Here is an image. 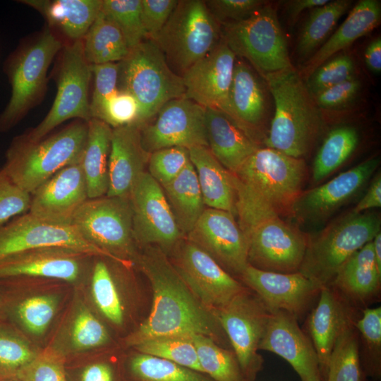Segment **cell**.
Returning <instances> with one entry per match:
<instances>
[{"mask_svg": "<svg viewBox=\"0 0 381 381\" xmlns=\"http://www.w3.org/2000/svg\"><path fill=\"white\" fill-rule=\"evenodd\" d=\"M135 264L149 280L153 301L148 317L126 337L128 346L162 336L201 334L231 347L216 316L191 292L162 249L144 247Z\"/></svg>", "mask_w": 381, "mask_h": 381, "instance_id": "obj_1", "label": "cell"}, {"mask_svg": "<svg viewBox=\"0 0 381 381\" xmlns=\"http://www.w3.org/2000/svg\"><path fill=\"white\" fill-rule=\"evenodd\" d=\"M274 102L265 147L304 159L324 133L325 121L305 80L294 66L262 76Z\"/></svg>", "mask_w": 381, "mask_h": 381, "instance_id": "obj_2", "label": "cell"}, {"mask_svg": "<svg viewBox=\"0 0 381 381\" xmlns=\"http://www.w3.org/2000/svg\"><path fill=\"white\" fill-rule=\"evenodd\" d=\"M238 210L267 207L282 217L303 191L307 176L304 159L267 147L258 148L234 173Z\"/></svg>", "mask_w": 381, "mask_h": 381, "instance_id": "obj_3", "label": "cell"}, {"mask_svg": "<svg viewBox=\"0 0 381 381\" xmlns=\"http://www.w3.org/2000/svg\"><path fill=\"white\" fill-rule=\"evenodd\" d=\"M87 134V123L78 121L35 143L17 136L6 151L1 169L32 194L57 171L81 159Z\"/></svg>", "mask_w": 381, "mask_h": 381, "instance_id": "obj_4", "label": "cell"}, {"mask_svg": "<svg viewBox=\"0 0 381 381\" xmlns=\"http://www.w3.org/2000/svg\"><path fill=\"white\" fill-rule=\"evenodd\" d=\"M236 217L248 240L249 265L267 272H299L309 236L267 207L239 211Z\"/></svg>", "mask_w": 381, "mask_h": 381, "instance_id": "obj_5", "label": "cell"}, {"mask_svg": "<svg viewBox=\"0 0 381 381\" xmlns=\"http://www.w3.org/2000/svg\"><path fill=\"white\" fill-rule=\"evenodd\" d=\"M118 64V90L137 100L141 126L150 122L166 103L185 94L182 77L171 70L162 51L150 40L131 49Z\"/></svg>", "mask_w": 381, "mask_h": 381, "instance_id": "obj_6", "label": "cell"}, {"mask_svg": "<svg viewBox=\"0 0 381 381\" xmlns=\"http://www.w3.org/2000/svg\"><path fill=\"white\" fill-rule=\"evenodd\" d=\"M61 48L60 39L47 28L8 59L6 72L11 94L0 114V132L14 127L42 100L47 90L48 68Z\"/></svg>", "mask_w": 381, "mask_h": 381, "instance_id": "obj_7", "label": "cell"}, {"mask_svg": "<svg viewBox=\"0 0 381 381\" xmlns=\"http://www.w3.org/2000/svg\"><path fill=\"white\" fill-rule=\"evenodd\" d=\"M380 214L347 215L309 237L299 272L321 288L329 286L344 262L380 232Z\"/></svg>", "mask_w": 381, "mask_h": 381, "instance_id": "obj_8", "label": "cell"}, {"mask_svg": "<svg viewBox=\"0 0 381 381\" xmlns=\"http://www.w3.org/2000/svg\"><path fill=\"white\" fill-rule=\"evenodd\" d=\"M222 39V26L203 0H179L153 41L171 70L182 75Z\"/></svg>", "mask_w": 381, "mask_h": 381, "instance_id": "obj_9", "label": "cell"}, {"mask_svg": "<svg viewBox=\"0 0 381 381\" xmlns=\"http://www.w3.org/2000/svg\"><path fill=\"white\" fill-rule=\"evenodd\" d=\"M71 224L90 243L131 268L138 253L133 236L129 197L87 199L75 213Z\"/></svg>", "mask_w": 381, "mask_h": 381, "instance_id": "obj_10", "label": "cell"}, {"mask_svg": "<svg viewBox=\"0 0 381 381\" xmlns=\"http://www.w3.org/2000/svg\"><path fill=\"white\" fill-rule=\"evenodd\" d=\"M221 26L229 49L236 57L246 59L260 76L293 66L272 4L267 1L249 18Z\"/></svg>", "mask_w": 381, "mask_h": 381, "instance_id": "obj_11", "label": "cell"}, {"mask_svg": "<svg viewBox=\"0 0 381 381\" xmlns=\"http://www.w3.org/2000/svg\"><path fill=\"white\" fill-rule=\"evenodd\" d=\"M59 59L56 75L57 90L52 106L37 126L18 136L23 141L37 142L71 119L86 123L92 119L88 90L92 74L91 64L84 55L83 40L66 44Z\"/></svg>", "mask_w": 381, "mask_h": 381, "instance_id": "obj_12", "label": "cell"}, {"mask_svg": "<svg viewBox=\"0 0 381 381\" xmlns=\"http://www.w3.org/2000/svg\"><path fill=\"white\" fill-rule=\"evenodd\" d=\"M234 352L241 370L254 381L262 367L259 345L272 312L248 287L227 304L213 312Z\"/></svg>", "mask_w": 381, "mask_h": 381, "instance_id": "obj_13", "label": "cell"}, {"mask_svg": "<svg viewBox=\"0 0 381 381\" xmlns=\"http://www.w3.org/2000/svg\"><path fill=\"white\" fill-rule=\"evenodd\" d=\"M129 198L135 243L143 247L157 246L166 254L173 250L183 236L162 186L144 171L135 181Z\"/></svg>", "mask_w": 381, "mask_h": 381, "instance_id": "obj_14", "label": "cell"}, {"mask_svg": "<svg viewBox=\"0 0 381 381\" xmlns=\"http://www.w3.org/2000/svg\"><path fill=\"white\" fill-rule=\"evenodd\" d=\"M174 250L173 265L176 271L195 297L212 313L247 288L188 239L181 240Z\"/></svg>", "mask_w": 381, "mask_h": 381, "instance_id": "obj_15", "label": "cell"}, {"mask_svg": "<svg viewBox=\"0 0 381 381\" xmlns=\"http://www.w3.org/2000/svg\"><path fill=\"white\" fill-rule=\"evenodd\" d=\"M45 247L67 248L92 257L114 260L85 240L72 224L51 223L28 212L0 225V262L24 251Z\"/></svg>", "mask_w": 381, "mask_h": 381, "instance_id": "obj_16", "label": "cell"}, {"mask_svg": "<svg viewBox=\"0 0 381 381\" xmlns=\"http://www.w3.org/2000/svg\"><path fill=\"white\" fill-rule=\"evenodd\" d=\"M155 117L141 127L142 144L148 152L170 147H208L206 109L194 101L183 96L170 100Z\"/></svg>", "mask_w": 381, "mask_h": 381, "instance_id": "obj_17", "label": "cell"}, {"mask_svg": "<svg viewBox=\"0 0 381 381\" xmlns=\"http://www.w3.org/2000/svg\"><path fill=\"white\" fill-rule=\"evenodd\" d=\"M186 239L208 253L233 277L248 264V243L231 212L206 207Z\"/></svg>", "mask_w": 381, "mask_h": 381, "instance_id": "obj_18", "label": "cell"}, {"mask_svg": "<svg viewBox=\"0 0 381 381\" xmlns=\"http://www.w3.org/2000/svg\"><path fill=\"white\" fill-rule=\"evenodd\" d=\"M236 56L224 40L192 65L183 75V97L205 109L230 115L229 95Z\"/></svg>", "mask_w": 381, "mask_h": 381, "instance_id": "obj_19", "label": "cell"}, {"mask_svg": "<svg viewBox=\"0 0 381 381\" xmlns=\"http://www.w3.org/2000/svg\"><path fill=\"white\" fill-rule=\"evenodd\" d=\"M238 279L271 312L284 310L298 320L310 309L322 289L300 272H267L249 265Z\"/></svg>", "mask_w": 381, "mask_h": 381, "instance_id": "obj_20", "label": "cell"}, {"mask_svg": "<svg viewBox=\"0 0 381 381\" xmlns=\"http://www.w3.org/2000/svg\"><path fill=\"white\" fill-rule=\"evenodd\" d=\"M379 164L378 157H370L325 183L303 190L290 215L298 222L309 223L327 219L363 188Z\"/></svg>", "mask_w": 381, "mask_h": 381, "instance_id": "obj_21", "label": "cell"}, {"mask_svg": "<svg viewBox=\"0 0 381 381\" xmlns=\"http://www.w3.org/2000/svg\"><path fill=\"white\" fill-rule=\"evenodd\" d=\"M94 257L63 247H45L13 255L0 262V279L40 278L77 282L85 276Z\"/></svg>", "mask_w": 381, "mask_h": 381, "instance_id": "obj_22", "label": "cell"}, {"mask_svg": "<svg viewBox=\"0 0 381 381\" xmlns=\"http://www.w3.org/2000/svg\"><path fill=\"white\" fill-rule=\"evenodd\" d=\"M80 160L64 167L40 186L31 194L28 212L46 222L71 225L76 211L88 199Z\"/></svg>", "mask_w": 381, "mask_h": 381, "instance_id": "obj_23", "label": "cell"}, {"mask_svg": "<svg viewBox=\"0 0 381 381\" xmlns=\"http://www.w3.org/2000/svg\"><path fill=\"white\" fill-rule=\"evenodd\" d=\"M259 350L274 353L287 361L301 381H322L318 358L298 320L284 311H272Z\"/></svg>", "mask_w": 381, "mask_h": 381, "instance_id": "obj_24", "label": "cell"}, {"mask_svg": "<svg viewBox=\"0 0 381 381\" xmlns=\"http://www.w3.org/2000/svg\"><path fill=\"white\" fill-rule=\"evenodd\" d=\"M142 126L134 123L112 128L107 196L129 197L135 181L145 171L150 153L142 144Z\"/></svg>", "mask_w": 381, "mask_h": 381, "instance_id": "obj_25", "label": "cell"}, {"mask_svg": "<svg viewBox=\"0 0 381 381\" xmlns=\"http://www.w3.org/2000/svg\"><path fill=\"white\" fill-rule=\"evenodd\" d=\"M331 286L322 288L307 324L309 337L315 349L322 381L335 341L348 318L357 311Z\"/></svg>", "mask_w": 381, "mask_h": 381, "instance_id": "obj_26", "label": "cell"}, {"mask_svg": "<svg viewBox=\"0 0 381 381\" xmlns=\"http://www.w3.org/2000/svg\"><path fill=\"white\" fill-rule=\"evenodd\" d=\"M329 286L357 309L367 308L378 298L381 273L375 265L372 241L344 262Z\"/></svg>", "mask_w": 381, "mask_h": 381, "instance_id": "obj_27", "label": "cell"}, {"mask_svg": "<svg viewBox=\"0 0 381 381\" xmlns=\"http://www.w3.org/2000/svg\"><path fill=\"white\" fill-rule=\"evenodd\" d=\"M229 116L258 144L256 136L266 116L262 87L253 68L245 61L236 59L229 95Z\"/></svg>", "mask_w": 381, "mask_h": 381, "instance_id": "obj_28", "label": "cell"}, {"mask_svg": "<svg viewBox=\"0 0 381 381\" xmlns=\"http://www.w3.org/2000/svg\"><path fill=\"white\" fill-rule=\"evenodd\" d=\"M381 21L378 0H361L349 11L344 21L309 58L299 72L306 80L320 66L335 54L345 49L361 37L376 28Z\"/></svg>", "mask_w": 381, "mask_h": 381, "instance_id": "obj_29", "label": "cell"}, {"mask_svg": "<svg viewBox=\"0 0 381 381\" xmlns=\"http://www.w3.org/2000/svg\"><path fill=\"white\" fill-rule=\"evenodd\" d=\"M206 133L209 149L231 173L260 147L230 116L219 110L206 109Z\"/></svg>", "mask_w": 381, "mask_h": 381, "instance_id": "obj_30", "label": "cell"}, {"mask_svg": "<svg viewBox=\"0 0 381 381\" xmlns=\"http://www.w3.org/2000/svg\"><path fill=\"white\" fill-rule=\"evenodd\" d=\"M103 0H23L38 11L51 30L71 42L83 40L101 11Z\"/></svg>", "mask_w": 381, "mask_h": 381, "instance_id": "obj_31", "label": "cell"}, {"mask_svg": "<svg viewBox=\"0 0 381 381\" xmlns=\"http://www.w3.org/2000/svg\"><path fill=\"white\" fill-rule=\"evenodd\" d=\"M205 206L225 210L236 217V189L231 173L224 168L208 147L188 149Z\"/></svg>", "mask_w": 381, "mask_h": 381, "instance_id": "obj_32", "label": "cell"}, {"mask_svg": "<svg viewBox=\"0 0 381 381\" xmlns=\"http://www.w3.org/2000/svg\"><path fill=\"white\" fill-rule=\"evenodd\" d=\"M80 160L89 199L105 196L109 189V157L112 128L105 122L91 119Z\"/></svg>", "mask_w": 381, "mask_h": 381, "instance_id": "obj_33", "label": "cell"}, {"mask_svg": "<svg viewBox=\"0 0 381 381\" xmlns=\"http://www.w3.org/2000/svg\"><path fill=\"white\" fill-rule=\"evenodd\" d=\"M162 187L181 233L186 236L206 208L190 161L174 179Z\"/></svg>", "mask_w": 381, "mask_h": 381, "instance_id": "obj_34", "label": "cell"}, {"mask_svg": "<svg viewBox=\"0 0 381 381\" xmlns=\"http://www.w3.org/2000/svg\"><path fill=\"white\" fill-rule=\"evenodd\" d=\"M83 42L85 57L91 65L119 62L130 51L120 30L101 11Z\"/></svg>", "mask_w": 381, "mask_h": 381, "instance_id": "obj_35", "label": "cell"}, {"mask_svg": "<svg viewBox=\"0 0 381 381\" xmlns=\"http://www.w3.org/2000/svg\"><path fill=\"white\" fill-rule=\"evenodd\" d=\"M356 312L344 323L327 365L325 381H365L359 352V337L355 326Z\"/></svg>", "mask_w": 381, "mask_h": 381, "instance_id": "obj_36", "label": "cell"}, {"mask_svg": "<svg viewBox=\"0 0 381 381\" xmlns=\"http://www.w3.org/2000/svg\"><path fill=\"white\" fill-rule=\"evenodd\" d=\"M351 4L350 0H334L310 10L298 38V54L309 59L329 37Z\"/></svg>", "mask_w": 381, "mask_h": 381, "instance_id": "obj_37", "label": "cell"}, {"mask_svg": "<svg viewBox=\"0 0 381 381\" xmlns=\"http://www.w3.org/2000/svg\"><path fill=\"white\" fill-rule=\"evenodd\" d=\"M359 143L357 129L351 126L331 130L313 162L312 179L318 183L338 169L355 152Z\"/></svg>", "mask_w": 381, "mask_h": 381, "instance_id": "obj_38", "label": "cell"}, {"mask_svg": "<svg viewBox=\"0 0 381 381\" xmlns=\"http://www.w3.org/2000/svg\"><path fill=\"white\" fill-rule=\"evenodd\" d=\"M205 374L215 381H249L232 349H226L201 334H190Z\"/></svg>", "mask_w": 381, "mask_h": 381, "instance_id": "obj_39", "label": "cell"}, {"mask_svg": "<svg viewBox=\"0 0 381 381\" xmlns=\"http://www.w3.org/2000/svg\"><path fill=\"white\" fill-rule=\"evenodd\" d=\"M355 320L359 337V352L365 375L381 379V307L361 309Z\"/></svg>", "mask_w": 381, "mask_h": 381, "instance_id": "obj_40", "label": "cell"}, {"mask_svg": "<svg viewBox=\"0 0 381 381\" xmlns=\"http://www.w3.org/2000/svg\"><path fill=\"white\" fill-rule=\"evenodd\" d=\"M90 271L91 291L102 315L115 325L123 322L124 309L109 259L95 257Z\"/></svg>", "mask_w": 381, "mask_h": 381, "instance_id": "obj_41", "label": "cell"}, {"mask_svg": "<svg viewBox=\"0 0 381 381\" xmlns=\"http://www.w3.org/2000/svg\"><path fill=\"white\" fill-rule=\"evenodd\" d=\"M129 369L134 381H215L203 373L139 352L131 358Z\"/></svg>", "mask_w": 381, "mask_h": 381, "instance_id": "obj_42", "label": "cell"}, {"mask_svg": "<svg viewBox=\"0 0 381 381\" xmlns=\"http://www.w3.org/2000/svg\"><path fill=\"white\" fill-rule=\"evenodd\" d=\"M133 348L137 352L162 358L203 373L190 335H168L155 337L145 340Z\"/></svg>", "mask_w": 381, "mask_h": 381, "instance_id": "obj_43", "label": "cell"}, {"mask_svg": "<svg viewBox=\"0 0 381 381\" xmlns=\"http://www.w3.org/2000/svg\"><path fill=\"white\" fill-rule=\"evenodd\" d=\"M140 0H103L101 11L123 34L129 49L147 40L143 29Z\"/></svg>", "mask_w": 381, "mask_h": 381, "instance_id": "obj_44", "label": "cell"}, {"mask_svg": "<svg viewBox=\"0 0 381 381\" xmlns=\"http://www.w3.org/2000/svg\"><path fill=\"white\" fill-rule=\"evenodd\" d=\"M56 304L54 297L40 295L18 301L11 309L28 331L40 335L45 332L54 317Z\"/></svg>", "mask_w": 381, "mask_h": 381, "instance_id": "obj_45", "label": "cell"}, {"mask_svg": "<svg viewBox=\"0 0 381 381\" xmlns=\"http://www.w3.org/2000/svg\"><path fill=\"white\" fill-rule=\"evenodd\" d=\"M355 64L349 54L338 55L320 66L305 80L312 96L356 76Z\"/></svg>", "mask_w": 381, "mask_h": 381, "instance_id": "obj_46", "label": "cell"}, {"mask_svg": "<svg viewBox=\"0 0 381 381\" xmlns=\"http://www.w3.org/2000/svg\"><path fill=\"white\" fill-rule=\"evenodd\" d=\"M190 162L188 149L170 147L150 153L149 174L162 186L174 179Z\"/></svg>", "mask_w": 381, "mask_h": 381, "instance_id": "obj_47", "label": "cell"}, {"mask_svg": "<svg viewBox=\"0 0 381 381\" xmlns=\"http://www.w3.org/2000/svg\"><path fill=\"white\" fill-rule=\"evenodd\" d=\"M139 115L140 108L135 97L127 92L117 90L104 101L96 119L115 128L139 124Z\"/></svg>", "mask_w": 381, "mask_h": 381, "instance_id": "obj_48", "label": "cell"}, {"mask_svg": "<svg viewBox=\"0 0 381 381\" xmlns=\"http://www.w3.org/2000/svg\"><path fill=\"white\" fill-rule=\"evenodd\" d=\"M18 381H67L64 359L59 352L48 349L16 373Z\"/></svg>", "mask_w": 381, "mask_h": 381, "instance_id": "obj_49", "label": "cell"}, {"mask_svg": "<svg viewBox=\"0 0 381 381\" xmlns=\"http://www.w3.org/2000/svg\"><path fill=\"white\" fill-rule=\"evenodd\" d=\"M71 336L73 346L80 351L101 346L109 340L104 326L87 309H81L75 317Z\"/></svg>", "mask_w": 381, "mask_h": 381, "instance_id": "obj_50", "label": "cell"}, {"mask_svg": "<svg viewBox=\"0 0 381 381\" xmlns=\"http://www.w3.org/2000/svg\"><path fill=\"white\" fill-rule=\"evenodd\" d=\"M30 347L10 330L0 327V373L15 374L35 357Z\"/></svg>", "mask_w": 381, "mask_h": 381, "instance_id": "obj_51", "label": "cell"}, {"mask_svg": "<svg viewBox=\"0 0 381 381\" xmlns=\"http://www.w3.org/2000/svg\"><path fill=\"white\" fill-rule=\"evenodd\" d=\"M31 194L0 168V225L29 211Z\"/></svg>", "mask_w": 381, "mask_h": 381, "instance_id": "obj_52", "label": "cell"}, {"mask_svg": "<svg viewBox=\"0 0 381 381\" xmlns=\"http://www.w3.org/2000/svg\"><path fill=\"white\" fill-rule=\"evenodd\" d=\"M94 77V90L90 110L91 118L96 119L104 101L118 90L119 64L91 65Z\"/></svg>", "mask_w": 381, "mask_h": 381, "instance_id": "obj_53", "label": "cell"}, {"mask_svg": "<svg viewBox=\"0 0 381 381\" xmlns=\"http://www.w3.org/2000/svg\"><path fill=\"white\" fill-rule=\"evenodd\" d=\"M205 1L211 14L221 25L245 20L267 2L263 0H208Z\"/></svg>", "mask_w": 381, "mask_h": 381, "instance_id": "obj_54", "label": "cell"}, {"mask_svg": "<svg viewBox=\"0 0 381 381\" xmlns=\"http://www.w3.org/2000/svg\"><path fill=\"white\" fill-rule=\"evenodd\" d=\"M141 20L147 40H154L162 30L179 0H140Z\"/></svg>", "mask_w": 381, "mask_h": 381, "instance_id": "obj_55", "label": "cell"}, {"mask_svg": "<svg viewBox=\"0 0 381 381\" xmlns=\"http://www.w3.org/2000/svg\"><path fill=\"white\" fill-rule=\"evenodd\" d=\"M361 88V82L356 76L331 86L313 96L320 109L334 110L343 108L352 102Z\"/></svg>", "mask_w": 381, "mask_h": 381, "instance_id": "obj_56", "label": "cell"}, {"mask_svg": "<svg viewBox=\"0 0 381 381\" xmlns=\"http://www.w3.org/2000/svg\"><path fill=\"white\" fill-rule=\"evenodd\" d=\"M381 207V174L377 172L373 177L365 194L353 209L352 213L360 214Z\"/></svg>", "mask_w": 381, "mask_h": 381, "instance_id": "obj_57", "label": "cell"}, {"mask_svg": "<svg viewBox=\"0 0 381 381\" xmlns=\"http://www.w3.org/2000/svg\"><path fill=\"white\" fill-rule=\"evenodd\" d=\"M329 0H291L286 3L291 25H294L300 14L306 10L325 5Z\"/></svg>", "mask_w": 381, "mask_h": 381, "instance_id": "obj_58", "label": "cell"}, {"mask_svg": "<svg viewBox=\"0 0 381 381\" xmlns=\"http://www.w3.org/2000/svg\"><path fill=\"white\" fill-rule=\"evenodd\" d=\"M81 381H113L111 368L104 363L91 364L83 370Z\"/></svg>", "mask_w": 381, "mask_h": 381, "instance_id": "obj_59", "label": "cell"}, {"mask_svg": "<svg viewBox=\"0 0 381 381\" xmlns=\"http://www.w3.org/2000/svg\"><path fill=\"white\" fill-rule=\"evenodd\" d=\"M365 62L368 68L375 73L381 71V38H375L367 46L364 53Z\"/></svg>", "mask_w": 381, "mask_h": 381, "instance_id": "obj_60", "label": "cell"}, {"mask_svg": "<svg viewBox=\"0 0 381 381\" xmlns=\"http://www.w3.org/2000/svg\"><path fill=\"white\" fill-rule=\"evenodd\" d=\"M375 265L381 273V233L379 232L372 240Z\"/></svg>", "mask_w": 381, "mask_h": 381, "instance_id": "obj_61", "label": "cell"}]
</instances>
